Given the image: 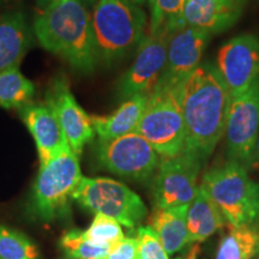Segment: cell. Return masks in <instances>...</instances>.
<instances>
[{
    "label": "cell",
    "instance_id": "cell-1",
    "mask_svg": "<svg viewBox=\"0 0 259 259\" xmlns=\"http://www.w3.org/2000/svg\"><path fill=\"white\" fill-rule=\"evenodd\" d=\"M232 97L215 64H200L181 83L185 148L205 162L226 134Z\"/></svg>",
    "mask_w": 259,
    "mask_h": 259
},
{
    "label": "cell",
    "instance_id": "cell-2",
    "mask_svg": "<svg viewBox=\"0 0 259 259\" xmlns=\"http://www.w3.org/2000/svg\"><path fill=\"white\" fill-rule=\"evenodd\" d=\"M89 2L66 0L42 8L32 27L45 50L85 74L93 73L100 64Z\"/></svg>",
    "mask_w": 259,
    "mask_h": 259
},
{
    "label": "cell",
    "instance_id": "cell-3",
    "mask_svg": "<svg viewBox=\"0 0 259 259\" xmlns=\"http://www.w3.org/2000/svg\"><path fill=\"white\" fill-rule=\"evenodd\" d=\"M92 23L100 63L112 66L141 45L147 16L137 0H96Z\"/></svg>",
    "mask_w": 259,
    "mask_h": 259
},
{
    "label": "cell",
    "instance_id": "cell-4",
    "mask_svg": "<svg viewBox=\"0 0 259 259\" xmlns=\"http://www.w3.org/2000/svg\"><path fill=\"white\" fill-rule=\"evenodd\" d=\"M202 185L232 229L258 225L259 184L251 179L244 164L228 161L212 168L203 176Z\"/></svg>",
    "mask_w": 259,
    "mask_h": 259
},
{
    "label": "cell",
    "instance_id": "cell-5",
    "mask_svg": "<svg viewBox=\"0 0 259 259\" xmlns=\"http://www.w3.org/2000/svg\"><path fill=\"white\" fill-rule=\"evenodd\" d=\"M179 85H158L149 101L136 132L153 145L161 157H173L185 148V121Z\"/></svg>",
    "mask_w": 259,
    "mask_h": 259
},
{
    "label": "cell",
    "instance_id": "cell-6",
    "mask_svg": "<svg viewBox=\"0 0 259 259\" xmlns=\"http://www.w3.org/2000/svg\"><path fill=\"white\" fill-rule=\"evenodd\" d=\"M82 178L78 156L65 143L46 164L40 166L32 193L35 213L45 222L64 218Z\"/></svg>",
    "mask_w": 259,
    "mask_h": 259
},
{
    "label": "cell",
    "instance_id": "cell-7",
    "mask_svg": "<svg viewBox=\"0 0 259 259\" xmlns=\"http://www.w3.org/2000/svg\"><path fill=\"white\" fill-rule=\"evenodd\" d=\"M72 199L83 208L114 219L134 229L147 216V206L141 197L125 184L107 178H82Z\"/></svg>",
    "mask_w": 259,
    "mask_h": 259
},
{
    "label": "cell",
    "instance_id": "cell-8",
    "mask_svg": "<svg viewBox=\"0 0 259 259\" xmlns=\"http://www.w3.org/2000/svg\"><path fill=\"white\" fill-rule=\"evenodd\" d=\"M97 162L115 176L148 180L160 163V155L137 132L113 139H99L95 145Z\"/></svg>",
    "mask_w": 259,
    "mask_h": 259
},
{
    "label": "cell",
    "instance_id": "cell-9",
    "mask_svg": "<svg viewBox=\"0 0 259 259\" xmlns=\"http://www.w3.org/2000/svg\"><path fill=\"white\" fill-rule=\"evenodd\" d=\"M204 161L190 151L173 157H162L154 183V198L157 208L168 209L186 205L193 199L197 180Z\"/></svg>",
    "mask_w": 259,
    "mask_h": 259
},
{
    "label": "cell",
    "instance_id": "cell-10",
    "mask_svg": "<svg viewBox=\"0 0 259 259\" xmlns=\"http://www.w3.org/2000/svg\"><path fill=\"white\" fill-rule=\"evenodd\" d=\"M259 134V77L244 93L232 97L226 125L227 155L247 168Z\"/></svg>",
    "mask_w": 259,
    "mask_h": 259
},
{
    "label": "cell",
    "instance_id": "cell-11",
    "mask_svg": "<svg viewBox=\"0 0 259 259\" xmlns=\"http://www.w3.org/2000/svg\"><path fill=\"white\" fill-rule=\"evenodd\" d=\"M171 32L163 29L145 35L137 48L134 64L119 80L118 94L121 99L149 95L153 92L163 72Z\"/></svg>",
    "mask_w": 259,
    "mask_h": 259
},
{
    "label": "cell",
    "instance_id": "cell-12",
    "mask_svg": "<svg viewBox=\"0 0 259 259\" xmlns=\"http://www.w3.org/2000/svg\"><path fill=\"white\" fill-rule=\"evenodd\" d=\"M215 66L231 97L244 93L259 77V38L242 34L227 41L218 52Z\"/></svg>",
    "mask_w": 259,
    "mask_h": 259
},
{
    "label": "cell",
    "instance_id": "cell-13",
    "mask_svg": "<svg viewBox=\"0 0 259 259\" xmlns=\"http://www.w3.org/2000/svg\"><path fill=\"white\" fill-rule=\"evenodd\" d=\"M46 105L56 114L71 150L79 156L84 145L95 135L92 116L87 114L76 101L64 76H56L52 80L46 94Z\"/></svg>",
    "mask_w": 259,
    "mask_h": 259
},
{
    "label": "cell",
    "instance_id": "cell-14",
    "mask_svg": "<svg viewBox=\"0 0 259 259\" xmlns=\"http://www.w3.org/2000/svg\"><path fill=\"white\" fill-rule=\"evenodd\" d=\"M211 34L181 25L170 34L167 58L158 85H179L200 65Z\"/></svg>",
    "mask_w": 259,
    "mask_h": 259
},
{
    "label": "cell",
    "instance_id": "cell-15",
    "mask_svg": "<svg viewBox=\"0 0 259 259\" xmlns=\"http://www.w3.org/2000/svg\"><path fill=\"white\" fill-rule=\"evenodd\" d=\"M245 5L246 0H185L181 25L218 34L238 22Z\"/></svg>",
    "mask_w": 259,
    "mask_h": 259
},
{
    "label": "cell",
    "instance_id": "cell-16",
    "mask_svg": "<svg viewBox=\"0 0 259 259\" xmlns=\"http://www.w3.org/2000/svg\"><path fill=\"white\" fill-rule=\"evenodd\" d=\"M19 114L36 144L40 166L46 164L65 143H69L56 114L47 105L29 103L19 109Z\"/></svg>",
    "mask_w": 259,
    "mask_h": 259
},
{
    "label": "cell",
    "instance_id": "cell-17",
    "mask_svg": "<svg viewBox=\"0 0 259 259\" xmlns=\"http://www.w3.org/2000/svg\"><path fill=\"white\" fill-rule=\"evenodd\" d=\"M30 42V29L21 11L0 15V72L18 66Z\"/></svg>",
    "mask_w": 259,
    "mask_h": 259
},
{
    "label": "cell",
    "instance_id": "cell-18",
    "mask_svg": "<svg viewBox=\"0 0 259 259\" xmlns=\"http://www.w3.org/2000/svg\"><path fill=\"white\" fill-rule=\"evenodd\" d=\"M226 220L203 185H198L187 209L189 244L202 242L225 226Z\"/></svg>",
    "mask_w": 259,
    "mask_h": 259
},
{
    "label": "cell",
    "instance_id": "cell-19",
    "mask_svg": "<svg viewBox=\"0 0 259 259\" xmlns=\"http://www.w3.org/2000/svg\"><path fill=\"white\" fill-rule=\"evenodd\" d=\"M148 101L149 95H135L126 99L111 115L92 116L94 130L99 139L106 141L136 132Z\"/></svg>",
    "mask_w": 259,
    "mask_h": 259
},
{
    "label": "cell",
    "instance_id": "cell-20",
    "mask_svg": "<svg viewBox=\"0 0 259 259\" xmlns=\"http://www.w3.org/2000/svg\"><path fill=\"white\" fill-rule=\"evenodd\" d=\"M187 209L189 204L168 209L156 208L150 218V227L168 254L177 253L189 244Z\"/></svg>",
    "mask_w": 259,
    "mask_h": 259
},
{
    "label": "cell",
    "instance_id": "cell-21",
    "mask_svg": "<svg viewBox=\"0 0 259 259\" xmlns=\"http://www.w3.org/2000/svg\"><path fill=\"white\" fill-rule=\"evenodd\" d=\"M34 95V84L21 72L18 66L0 72V107L21 109L31 103Z\"/></svg>",
    "mask_w": 259,
    "mask_h": 259
},
{
    "label": "cell",
    "instance_id": "cell-22",
    "mask_svg": "<svg viewBox=\"0 0 259 259\" xmlns=\"http://www.w3.org/2000/svg\"><path fill=\"white\" fill-rule=\"evenodd\" d=\"M259 255L257 226L234 228L220 242L215 259H252Z\"/></svg>",
    "mask_w": 259,
    "mask_h": 259
},
{
    "label": "cell",
    "instance_id": "cell-23",
    "mask_svg": "<svg viewBox=\"0 0 259 259\" xmlns=\"http://www.w3.org/2000/svg\"><path fill=\"white\" fill-rule=\"evenodd\" d=\"M84 231L71 229L61 236L60 247L69 259H103L107 257L111 246L96 245L87 240Z\"/></svg>",
    "mask_w": 259,
    "mask_h": 259
},
{
    "label": "cell",
    "instance_id": "cell-24",
    "mask_svg": "<svg viewBox=\"0 0 259 259\" xmlns=\"http://www.w3.org/2000/svg\"><path fill=\"white\" fill-rule=\"evenodd\" d=\"M38 251L23 233L0 226V259H37Z\"/></svg>",
    "mask_w": 259,
    "mask_h": 259
},
{
    "label": "cell",
    "instance_id": "cell-25",
    "mask_svg": "<svg viewBox=\"0 0 259 259\" xmlns=\"http://www.w3.org/2000/svg\"><path fill=\"white\" fill-rule=\"evenodd\" d=\"M185 0H154L150 8V29L149 32L158 30L174 31L181 27V15Z\"/></svg>",
    "mask_w": 259,
    "mask_h": 259
},
{
    "label": "cell",
    "instance_id": "cell-26",
    "mask_svg": "<svg viewBox=\"0 0 259 259\" xmlns=\"http://www.w3.org/2000/svg\"><path fill=\"white\" fill-rule=\"evenodd\" d=\"M83 233L87 240L93 242V244L107 245L111 246V247L125 238L120 223L116 220L100 212L95 213L93 223Z\"/></svg>",
    "mask_w": 259,
    "mask_h": 259
},
{
    "label": "cell",
    "instance_id": "cell-27",
    "mask_svg": "<svg viewBox=\"0 0 259 259\" xmlns=\"http://www.w3.org/2000/svg\"><path fill=\"white\" fill-rule=\"evenodd\" d=\"M137 259H169L160 239L150 226L139 227L137 231Z\"/></svg>",
    "mask_w": 259,
    "mask_h": 259
},
{
    "label": "cell",
    "instance_id": "cell-28",
    "mask_svg": "<svg viewBox=\"0 0 259 259\" xmlns=\"http://www.w3.org/2000/svg\"><path fill=\"white\" fill-rule=\"evenodd\" d=\"M137 238H124L112 246L106 259H137Z\"/></svg>",
    "mask_w": 259,
    "mask_h": 259
},
{
    "label": "cell",
    "instance_id": "cell-29",
    "mask_svg": "<svg viewBox=\"0 0 259 259\" xmlns=\"http://www.w3.org/2000/svg\"><path fill=\"white\" fill-rule=\"evenodd\" d=\"M259 166V134L257 137V142H255V147L253 150V154H252L251 160L248 162V166L247 168L250 167H258Z\"/></svg>",
    "mask_w": 259,
    "mask_h": 259
},
{
    "label": "cell",
    "instance_id": "cell-30",
    "mask_svg": "<svg viewBox=\"0 0 259 259\" xmlns=\"http://www.w3.org/2000/svg\"><path fill=\"white\" fill-rule=\"evenodd\" d=\"M197 255H198V246L193 245L192 248H190V251H187L185 254L178 255L174 259H197Z\"/></svg>",
    "mask_w": 259,
    "mask_h": 259
},
{
    "label": "cell",
    "instance_id": "cell-31",
    "mask_svg": "<svg viewBox=\"0 0 259 259\" xmlns=\"http://www.w3.org/2000/svg\"><path fill=\"white\" fill-rule=\"evenodd\" d=\"M37 5L40 6V9L46 8V6L54 4V3H59V2H66V0H36Z\"/></svg>",
    "mask_w": 259,
    "mask_h": 259
},
{
    "label": "cell",
    "instance_id": "cell-32",
    "mask_svg": "<svg viewBox=\"0 0 259 259\" xmlns=\"http://www.w3.org/2000/svg\"><path fill=\"white\" fill-rule=\"evenodd\" d=\"M137 3H138V4H141V5L147 4L149 6V9H150L151 6H153L154 0H137Z\"/></svg>",
    "mask_w": 259,
    "mask_h": 259
},
{
    "label": "cell",
    "instance_id": "cell-33",
    "mask_svg": "<svg viewBox=\"0 0 259 259\" xmlns=\"http://www.w3.org/2000/svg\"><path fill=\"white\" fill-rule=\"evenodd\" d=\"M252 259H259V255H257V257H254V258H252Z\"/></svg>",
    "mask_w": 259,
    "mask_h": 259
},
{
    "label": "cell",
    "instance_id": "cell-34",
    "mask_svg": "<svg viewBox=\"0 0 259 259\" xmlns=\"http://www.w3.org/2000/svg\"><path fill=\"white\" fill-rule=\"evenodd\" d=\"M103 259H106V258H103Z\"/></svg>",
    "mask_w": 259,
    "mask_h": 259
}]
</instances>
